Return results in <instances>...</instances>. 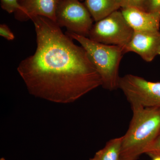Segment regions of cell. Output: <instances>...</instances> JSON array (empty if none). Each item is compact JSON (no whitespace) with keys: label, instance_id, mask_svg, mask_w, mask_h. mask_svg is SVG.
<instances>
[{"label":"cell","instance_id":"cell-3","mask_svg":"<svg viewBox=\"0 0 160 160\" xmlns=\"http://www.w3.org/2000/svg\"><path fill=\"white\" fill-rule=\"evenodd\" d=\"M66 34L78 41L85 49L101 78L102 86L109 91L118 89L119 69L125 54L124 48L98 42L71 32L67 31Z\"/></svg>","mask_w":160,"mask_h":160},{"label":"cell","instance_id":"cell-8","mask_svg":"<svg viewBox=\"0 0 160 160\" xmlns=\"http://www.w3.org/2000/svg\"><path fill=\"white\" fill-rule=\"evenodd\" d=\"M61 0H18L21 9L14 13L20 22H26L36 16L48 18L56 22V12Z\"/></svg>","mask_w":160,"mask_h":160},{"label":"cell","instance_id":"cell-16","mask_svg":"<svg viewBox=\"0 0 160 160\" xmlns=\"http://www.w3.org/2000/svg\"><path fill=\"white\" fill-rule=\"evenodd\" d=\"M0 35L8 41H12L15 38L13 32L6 24H1L0 26Z\"/></svg>","mask_w":160,"mask_h":160},{"label":"cell","instance_id":"cell-2","mask_svg":"<svg viewBox=\"0 0 160 160\" xmlns=\"http://www.w3.org/2000/svg\"><path fill=\"white\" fill-rule=\"evenodd\" d=\"M131 106L132 118L122 136L121 160H136L160 134V107Z\"/></svg>","mask_w":160,"mask_h":160},{"label":"cell","instance_id":"cell-12","mask_svg":"<svg viewBox=\"0 0 160 160\" xmlns=\"http://www.w3.org/2000/svg\"><path fill=\"white\" fill-rule=\"evenodd\" d=\"M1 6L9 13H14L21 9L18 0H1Z\"/></svg>","mask_w":160,"mask_h":160},{"label":"cell","instance_id":"cell-6","mask_svg":"<svg viewBox=\"0 0 160 160\" xmlns=\"http://www.w3.org/2000/svg\"><path fill=\"white\" fill-rule=\"evenodd\" d=\"M94 21L84 3L80 0H61L56 12V22L68 31L88 37Z\"/></svg>","mask_w":160,"mask_h":160},{"label":"cell","instance_id":"cell-5","mask_svg":"<svg viewBox=\"0 0 160 160\" xmlns=\"http://www.w3.org/2000/svg\"><path fill=\"white\" fill-rule=\"evenodd\" d=\"M118 89L123 92L131 106L160 107V82L147 81L138 76L120 77Z\"/></svg>","mask_w":160,"mask_h":160},{"label":"cell","instance_id":"cell-18","mask_svg":"<svg viewBox=\"0 0 160 160\" xmlns=\"http://www.w3.org/2000/svg\"><path fill=\"white\" fill-rule=\"evenodd\" d=\"M116 1H117V2H118L120 4V3H121V1H122V0H116Z\"/></svg>","mask_w":160,"mask_h":160},{"label":"cell","instance_id":"cell-17","mask_svg":"<svg viewBox=\"0 0 160 160\" xmlns=\"http://www.w3.org/2000/svg\"><path fill=\"white\" fill-rule=\"evenodd\" d=\"M149 156L152 158V160H160V153L150 154Z\"/></svg>","mask_w":160,"mask_h":160},{"label":"cell","instance_id":"cell-15","mask_svg":"<svg viewBox=\"0 0 160 160\" xmlns=\"http://www.w3.org/2000/svg\"><path fill=\"white\" fill-rule=\"evenodd\" d=\"M145 153L148 155L155 153H160V134L149 146L145 151Z\"/></svg>","mask_w":160,"mask_h":160},{"label":"cell","instance_id":"cell-4","mask_svg":"<svg viewBox=\"0 0 160 160\" xmlns=\"http://www.w3.org/2000/svg\"><path fill=\"white\" fill-rule=\"evenodd\" d=\"M133 32L121 10H118L96 22L88 38L98 42L124 48L131 40Z\"/></svg>","mask_w":160,"mask_h":160},{"label":"cell","instance_id":"cell-20","mask_svg":"<svg viewBox=\"0 0 160 160\" xmlns=\"http://www.w3.org/2000/svg\"><path fill=\"white\" fill-rule=\"evenodd\" d=\"M80 1H82L83 0H80Z\"/></svg>","mask_w":160,"mask_h":160},{"label":"cell","instance_id":"cell-9","mask_svg":"<svg viewBox=\"0 0 160 160\" xmlns=\"http://www.w3.org/2000/svg\"><path fill=\"white\" fill-rule=\"evenodd\" d=\"M125 19L134 31L155 32L160 31V14L138 8L121 9Z\"/></svg>","mask_w":160,"mask_h":160},{"label":"cell","instance_id":"cell-13","mask_svg":"<svg viewBox=\"0 0 160 160\" xmlns=\"http://www.w3.org/2000/svg\"><path fill=\"white\" fill-rule=\"evenodd\" d=\"M143 10L160 14V0H145Z\"/></svg>","mask_w":160,"mask_h":160},{"label":"cell","instance_id":"cell-19","mask_svg":"<svg viewBox=\"0 0 160 160\" xmlns=\"http://www.w3.org/2000/svg\"><path fill=\"white\" fill-rule=\"evenodd\" d=\"M0 160H6V159L4 158H1V159H0Z\"/></svg>","mask_w":160,"mask_h":160},{"label":"cell","instance_id":"cell-1","mask_svg":"<svg viewBox=\"0 0 160 160\" xmlns=\"http://www.w3.org/2000/svg\"><path fill=\"white\" fill-rule=\"evenodd\" d=\"M31 20L36 33V49L17 68L30 94L68 104L102 86L99 74L82 46L76 45L50 19L36 16Z\"/></svg>","mask_w":160,"mask_h":160},{"label":"cell","instance_id":"cell-10","mask_svg":"<svg viewBox=\"0 0 160 160\" xmlns=\"http://www.w3.org/2000/svg\"><path fill=\"white\" fill-rule=\"evenodd\" d=\"M84 3L95 22L121 8L116 0H85Z\"/></svg>","mask_w":160,"mask_h":160},{"label":"cell","instance_id":"cell-11","mask_svg":"<svg viewBox=\"0 0 160 160\" xmlns=\"http://www.w3.org/2000/svg\"><path fill=\"white\" fill-rule=\"evenodd\" d=\"M122 136L109 140L90 160H121Z\"/></svg>","mask_w":160,"mask_h":160},{"label":"cell","instance_id":"cell-7","mask_svg":"<svg viewBox=\"0 0 160 160\" xmlns=\"http://www.w3.org/2000/svg\"><path fill=\"white\" fill-rule=\"evenodd\" d=\"M124 53L134 52L146 62H151L160 55V32L134 31L129 43L124 48Z\"/></svg>","mask_w":160,"mask_h":160},{"label":"cell","instance_id":"cell-14","mask_svg":"<svg viewBox=\"0 0 160 160\" xmlns=\"http://www.w3.org/2000/svg\"><path fill=\"white\" fill-rule=\"evenodd\" d=\"M145 0H122L120 3L121 8H135L143 10Z\"/></svg>","mask_w":160,"mask_h":160}]
</instances>
